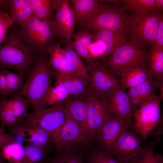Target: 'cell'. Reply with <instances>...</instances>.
<instances>
[{"label": "cell", "instance_id": "6da1fadb", "mask_svg": "<svg viewBox=\"0 0 163 163\" xmlns=\"http://www.w3.org/2000/svg\"><path fill=\"white\" fill-rule=\"evenodd\" d=\"M38 56L22 38L19 30H12L0 46V71L11 68L23 76L29 74Z\"/></svg>", "mask_w": 163, "mask_h": 163}, {"label": "cell", "instance_id": "7a4b0ae2", "mask_svg": "<svg viewBox=\"0 0 163 163\" xmlns=\"http://www.w3.org/2000/svg\"><path fill=\"white\" fill-rule=\"evenodd\" d=\"M54 75L46 54L38 55L26 82L18 92L27 100L34 111L45 108V97L52 86V79Z\"/></svg>", "mask_w": 163, "mask_h": 163}, {"label": "cell", "instance_id": "3957f363", "mask_svg": "<svg viewBox=\"0 0 163 163\" xmlns=\"http://www.w3.org/2000/svg\"><path fill=\"white\" fill-rule=\"evenodd\" d=\"M149 53L145 46L129 41L102 64L112 75L120 80L127 70L147 62Z\"/></svg>", "mask_w": 163, "mask_h": 163}, {"label": "cell", "instance_id": "277c9868", "mask_svg": "<svg viewBox=\"0 0 163 163\" xmlns=\"http://www.w3.org/2000/svg\"><path fill=\"white\" fill-rule=\"evenodd\" d=\"M52 20L32 17L19 30L22 38L38 55L48 54V47L55 42Z\"/></svg>", "mask_w": 163, "mask_h": 163}, {"label": "cell", "instance_id": "5b68a950", "mask_svg": "<svg viewBox=\"0 0 163 163\" xmlns=\"http://www.w3.org/2000/svg\"><path fill=\"white\" fill-rule=\"evenodd\" d=\"M125 11L120 6L98 0L93 16L83 27L88 30L127 31Z\"/></svg>", "mask_w": 163, "mask_h": 163}, {"label": "cell", "instance_id": "8992f818", "mask_svg": "<svg viewBox=\"0 0 163 163\" xmlns=\"http://www.w3.org/2000/svg\"><path fill=\"white\" fill-rule=\"evenodd\" d=\"M162 13H152L145 16L130 15L126 13L127 30L131 40L145 46L153 44Z\"/></svg>", "mask_w": 163, "mask_h": 163}, {"label": "cell", "instance_id": "52a82bcc", "mask_svg": "<svg viewBox=\"0 0 163 163\" xmlns=\"http://www.w3.org/2000/svg\"><path fill=\"white\" fill-rule=\"evenodd\" d=\"M162 98L156 94L145 101L133 113V131L145 142L159 122Z\"/></svg>", "mask_w": 163, "mask_h": 163}, {"label": "cell", "instance_id": "ba28073f", "mask_svg": "<svg viewBox=\"0 0 163 163\" xmlns=\"http://www.w3.org/2000/svg\"><path fill=\"white\" fill-rule=\"evenodd\" d=\"M67 109L64 102L28 113L19 125L24 127L40 128L47 132L51 137L64 124Z\"/></svg>", "mask_w": 163, "mask_h": 163}, {"label": "cell", "instance_id": "9c48e42d", "mask_svg": "<svg viewBox=\"0 0 163 163\" xmlns=\"http://www.w3.org/2000/svg\"><path fill=\"white\" fill-rule=\"evenodd\" d=\"M86 65L92 96L102 101L122 87L120 80L112 75L102 63L95 62Z\"/></svg>", "mask_w": 163, "mask_h": 163}, {"label": "cell", "instance_id": "30bf717a", "mask_svg": "<svg viewBox=\"0 0 163 163\" xmlns=\"http://www.w3.org/2000/svg\"><path fill=\"white\" fill-rule=\"evenodd\" d=\"M130 128H126L121 133L110 151V155L121 163H137L143 152L141 138Z\"/></svg>", "mask_w": 163, "mask_h": 163}, {"label": "cell", "instance_id": "8fae6325", "mask_svg": "<svg viewBox=\"0 0 163 163\" xmlns=\"http://www.w3.org/2000/svg\"><path fill=\"white\" fill-rule=\"evenodd\" d=\"M56 15L52 22L56 37L65 47L70 45L75 24L69 0H54Z\"/></svg>", "mask_w": 163, "mask_h": 163}, {"label": "cell", "instance_id": "7c38bea8", "mask_svg": "<svg viewBox=\"0 0 163 163\" xmlns=\"http://www.w3.org/2000/svg\"><path fill=\"white\" fill-rule=\"evenodd\" d=\"M51 138L56 144L58 152L68 145L78 143L88 145L90 143L84 136L78 125L67 110L64 123Z\"/></svg>", "mask_w": 163, "mask_h": 163}, {"label": "cell", "instance_id": "4fadbf2b", "mask_svg": "<svg viewBox=\"0 0 163 163\" xmlns=\"http://www.w3.org/2000/svg\"><path fill=\"white\" fill-rule=\"evenodd\" d=\"M125 90L122 87L101 101L110 113L120 119L130 128L133 124L132 117L134 112Z\"/></svg>", "mask_w": 163, "mask_h": 163}, {"label": "cell", "instance_id": "5bb4252c", "mask_svg": "<svg viewBox=\"0 0 163 163\" xmlns=\"http://www.w3.org/2000/svg\"><path fill=\"white\" fill-rule=\"evenodd\" d=\"M127 128H130L122 120L112 114L98 132L95 140L104 150L110 154L112 145L116 139Z\"/></svg>", "mask_w": 163, "mask_h": 163}, {"label": "cell", "instance_id": "9a60e30c", "mask_svg": "<svg viewBox=\"0 0 163 163\" xmlns=\"http://www.w3.org/2000/svg\"><path fill=\"white\" fill-rule=\"evenodd\" d=\"M88 124L92 141L112 114L107 110L101 100L91 95L88 99Z\"/></svg>", "mask_w": 163, "mask_h": 163}, {"label": "cell", "instance_id": "2e32d148", "mask_svg": "<svg viewBox=\"0 0 163 163\" xmlns=\"http://www.w3.org/2000/svg\"><path fill=\"white\" fill-rule=\"evenodd\" d=\"M88 98H76L69 96L64 103L67 110L78 125L84 136L90 142L92 140L88 124Z\"/></svg>", "mask_w": 163, "mask_h": 163}, {"label": "cell", "instance_id": "e0dca14e", "mask_svg": "<svg viewBox=\"0 0 163 163\" xmlns=\"http://www.w3.org/2000/svg\"><path fill=\"white\" fill-rule=\"evenodd\" d=\"M93 34V39L101 43L104 47L105 61L115 52L129 41L127 31L122 30H99L95 31Z\"/></svg>", "mask_w": 163, "mask_h": 163}, {"label": "cell", "instance_id": "ac0fdd59", "mask_svg": "<svg viewBox=\"0 0 163 163\" xmlns=\"http://www.w3.org/2000/svg\"><path fill=\"white\" fill-rule=\"evenodd\" d=\"M12 133L17 137H21L28 143L42 148H46L50 143V134L46 131L39 127H24L17 124L8 127Z\"/></svg>", "mask_w": 163, "mask_h": 163}, {"label": "cell", "instance_id": "d6986e66", "mask_svg": "<svg viewBox=\"0 0 163 163\" xmlns=\"http://www.w3.org/2000/svg\"><path fill=\"white\" fill-rule=\"evenodd\" d=\"M68 90L70 96L79 98H88L91 95L90 84L81 77L67 73L62 75H55Z\"/></svg>", "mask_w": 163, "mask_h": 163}, {"label": "cell", "instance_id": "ffe728a7", "mask_svg": "<svg viewBox=\"0 0 163 163\" xmlns=\"http://www.w3.org/2000/svg\"><path fill=\"white\" fill-rule=\"evenodd\" d=\"M98 2L97 0H69L75 24L83 26L88 22L94 14Z\"/></svg>", "mask_w": 163, "mask_h": 163}, {"label": "cell", "instance_id": "44dd1931", "mask_svg": "<svg viewBox=\"0 0 163 163\" xmlns=\"http://www.w3.org/2000/svg\"><path fill=\"white\" fill-rule=\"evenodd\" d=\"M150 77L152 78L148 69V62H146L127 70L120 81L122 87L126 89L136 87Z\"/></svg>", "mask_w": 163, "mask_h": 163}, {"label": "cell", "instance_id": "7402d4cb", "mask_svg": "<svg viewBox=\"0 0 163 163\" xmlns=\"http://www.w3.org/2000/svg\"><path fill=\"white\" fill-rule=\"evenodd\" d=\"M149 53L147 62L148 69L152 77L158 85V88L163 94V49L151 46Z\"/></svg>", "mask_w": 163, "mask_h": 163}, {"label": "cell", "instance_id": "603a6c76", "mask_svg": "<svg viewBox=\"0 0 163 163\" xmlns=\"http://www.w3.org/2000/svg\"><path fill=\"white\" fill-rule=\"evenodd\" d=\"M59 41L55 42L48 48L49 63L54 72V75H62L68 73L67 59L64 48L61 47Z\"/></svg>", "mask_w": 163, "mask_h": 163}, {"label": "cell", "instance_id": "cb8c5ba5", "mask_svg": "<svg viewBox=\"0 0 163 163\" xmlns=\"http://www.w3.org/2000/svg\"><path fill=\"white\" fill-rule=\"evenodd\" d=\"M9 13L14 23L22 27L32 17L29 0H9Z\"/></svg>", "mask_w": 163, "mask_h": 163}, {"label": "cell", "instance_id": "d4e9b609", "mask_svg": "<svg viewBox=\"0 0 163 163\" xmlns=\"http://www.w3.org/2000/svg\"><path fill=\"white\" fill-rule=\"evenodd\" d=\"M94 37L93 34L86 29L73 34L72 36L74 40L72 41L70 46L80 57L86 61V63L89 62L88 50L93 42Z\"/></svg>", "mask_w": 163, "mask_h": 163}, {"label": "cell", "instance_id": "484cf974", "mask_svg": "<svg viewBox=\"0 0 163 163\" xmlns=\"http://www.w3.org/2000/svg\"><path fill=\"white\" fill-rule=\"evenodd\" d=\"M121 4L120 7L123 10L130 11L136 15L162 13L156 5L155 0H122Z\"/></svg>", "mask_w": 163, "mask_h": 163}, {"label": "cell", "instance_id": "4316f807", "mask_svg": "<svg viewBox=\"0 0 163 163\" xmlns=\"http://www.w3.org/2000/svg\"><path fill=\"white\" fill-rule=\"evenodd\" d=\"M67 59L68 73L77 75L90 84V77L86 66L81 58L70 46L64 48Z\"/></svg>", "mask_w": 163, "mask_h": 163}, {"label": "cell", "instance_id": "83f0119b", "mask_svg": "<svg viewBox=\"0 0 163 163\" xmlns=\"http://www.w3.org/2000/svg\"><path fill=\"white\" fill-rule=\"evenodd\" d=\"M0 152L8 163H20L24 156L25 148L21 142L15 141L4 145L0 149Z\"/></svg>", "mask_w": 163, "mask_h": 163}, {"label": "cell", "instance_id": "f1b7e54d", "mask_svg": "<svg viewBox=\"0 0 163 163\" xmlns=\"http://www.w3.org/2000/svg\"><path fill=\"white\" fill-rule=\"evenodd\" d=\"M69 96L62 83L56 79L54 85L50 87L46 95L45 101L46 105L52 106L64 102Z\"/></svg>", "mask_w": 163, "mask_h": 163}, {"label": "cell", "instance_id": "f546056e", "mask_svg": "<svg viewBox=\"0 0 163 163\" xmlns=\"http://www.w3.org/2000/svg\"><path fill=\"white\" fill-rule=\"evenodd\" d=\"M32 17L46 20L52 19L51 14L54 9V0H29Z\"/></svg>", "mask_w": 163, "mask_h": 163}, {"label": "cell", "instance_id": "4dcf8cb0", "mask_svg": "<svg viewBox=\"0 0 163 163\" xmlns=\"http://www.w3.org/2000/svg\"><path fill=\"white\" fill-rule=\"evenodd\" d=\"M7 100L16 116L24 120L28 113L27 109L31 106L27 100L18 93Z\"/></svg>", "mask_w": 163, "mask_h": 163}, {"label": "cell", "instance_id": "1f68e13d", "mask_svg": "<svg viewBox=\"0 0 163 163\" xmlns=\"http://www.w3.org/2000/svg\"><path fill=\"white\" fill-rule=\"evenodd\" d=\"M25 148V155L20 163H42L47 155L46 148H40L28 143Z\"/></svg>", "mask_w": 163, "mask_h": 163}, {"label": "cell", "instance_id": "d6a6232c", "mask_svg": "<svg viewBox=\"0 0 163 163\" xmlns=\"http://www.w3.org/2000/svg\"><path fill=\"white\" fill-rule=\"evenodd\" d=\"M24 119L17 117L8 104L7 99L0 101V120L2 127L4 128L12 125L23 122Z\"/></svg>", "mask_w": 163, "mask_h": 163}, {"label": "cell", "instance_id": "836d02e7", "mask_svg": "<svg viewBox=\"0 0 163 163\" xmlns=\"http://www.w3.org/2000/svg\"><path fill=\"white\" fill-rule=\"evenodd\" d=\"M136 88L143 103L147 99L155 94L158 85L153 78L150 77Z\"/></svg>", "mask_w": 163, "mask_h": 163}, {"label": "cell", "instance_id": "e575fe53", "mask_svg": "<svg viewBox=\"0 0 163 163\" xmlns=\"http://www.w3.org/2000/svg\"><path fill=\"white\" fill-rule=\"evenodd\" d=\"M158 140L159 139H155L143 148L141 158L137 163H163L162 156L159 155H155L154 150V146Z\"/></svg>", "mask_w": 163, "mask_h": 163}, {"label": "cell", "instance_id": "d590c367", "mask_svg": "<svg viewBox=\"0 0 163 163\" xmlns=\"http://www.w3.org/2000/svg\"><path fill=\"white\" fill-rule=\"evenodd\" d=\"M4 71L6 77L8 94L15 91L20 90L24 84L23 76L18 73L11 72L7 69Z\"/></svg>", "mask_w": 163, "mask_h": 163}, {"label": "cell", "instance_id": "8d00e7d4", "mask_svg": "<svg viewBox=\"0 0 163 163\" xmlns=\"http://www.w3.org/2000/svg\"><path fill=\"white\" fill-rule=\"evenodd\" d=\"M14 23L9 13L5 9H0V46L5 40L8 30Z\"/></svg>", "mask_w": 163, "mask_h": 163}, {"label": "cell", "instance_id": "74e56055", "mask_svg": "<svg viewBox=\"0 0 163 163\" xmlns=\"http://www.w3.org/2000/svg\"><path fill=\"white\" fill-rule=\"evenodd\" d=\"M87 163H121L113 158L104 150L100 149L94 151L90 156Z\"/></svg>", "mask_w": 163, "mask_h": 163}, {"label": "cell", "instance_id": "f35d334b", "mask_svg": "<svg viewBox=\"0 0 163 163\" xmlns=\"http://www.w3.org/2000/svg\"><path fill=\"white\" fill-rule=\"evenodd\" d=\"M71 145L65 146L62 154L57 158L66 163H83L81 154L73 150Z\"/></svg>", "mask_w": 163, "mask_h": 163}, {"label": "cell", "instance_id": "ab89813d", "mask_svg": "<svg viewBox=\"0 0 163 163\" xmlns=\"http://www.w3.org/2000/svg\"><path fill=\"white\" fill-rule=\"evenodd\" d=\"M126 92L131 102L134 112L142 103L136 88L128 89Z\"/></svg>", "mask_w": 163, "mask_h": 163}, {"label": "cell", "instance_id": "60d3db41", "mask_svg": "<svg viewBox=\"0 0 163 163\" xmlns=\"http://www.w3.org/2000/svg\"><path fill=\"white\" fill-rule=\"evenodd\" d=\"M151 46L163 49V17L160 20L156 37Z\"/></svg>", "mask_w": 163, "mask_h": 163}, {"label": "cell", "instance_id": "b9f144b4", "mask_svg": "<svg viewBox=\"0 0 163 163\" xmlns=\"http://www.w3.org/2000/svg\"><path fill=\"white\" fill-rule=\"evenodd\" d=\"M8 95L6 77L3 70L0 71V97L2 99H5Z\"/></svg>", "mask_w": 163, "mask_h": 163}, {"label": "cell", "instance_id": "7bdbcfd3", "mask_svg": "<svg viewBox=\"0 0 163 163\" xmlns=\"http://www.w3.org/2000/svg\"><path fill=\"white\" fill-rule=\"evenodd\" d=\"M17 140L14 136L6 133L4 128L0 127V149L6 144Z\"/></svg>", "mask_w": 163, "mask_h": 163}, {"label": "cell", "instance_id": "ee69618b", "mask_svg": "<svg viewBox=\"0 0 163 163\" xmlns=\"http://www.w3.org/2000/svg\"><path fill=\"white\" fill-rule=\"evenodd\" d=\"M122 0H100V1L102 2H107L112 4V5H115L118 6L121 4Z\"/></svg>", "mask_w": 163, "mask_h": 163}, {"label": "cell", "instance_id": "f6af8a7d", "mask_svg": "<svg viewBox=\"0 0 163 163\" xmlns=\"http://www.w3.org/2000/svg\"><path fill=\"white\" fill-rule=\"evenodd\" d=\"M8 6H9V0H0V9H4Z\"/></svg>", "mask_w": 163, "mask_h": 163}, {"label": "cell", "instance_id": "bcb514c9", "mask_svg": "<svg viewBox=\"0 0 163 163\" xmlns=\"http://www.w3.org/2000/svg\"><path fill=\"white\" fill-rule=\"evenodd\" d=\"M155 3L159 10L161 12L163 10V0H155Z\"/></svg>", "mask_w": 163, "mask_h": 163}, {"label": "cell", "instance_id": "7dc6e473", "mask_svg": "<svg viewBox=\"0 0 163 163\" xmlns=\"http://www.w3.org/2000/svg\"><path fill=\"white\" fill-rule=\"evenodd\" d=\"M46 163H66V162L58 158L53 159Z\"/></svg>", "mask_w": 163, "mask_h": 163}, {"label": "cell", "instance_id": "c3c4849f", "mask_svg": "<svg viewBox=\"0 0 163 163\" xmlns=\"http://www.w3.org/2000/svg\"><path fill=\"white\" fill-rule=\"evenodd\" d=\"M3 158L0 152V163H4L3 161Z\"/></svg>", "mask_w": 163, "mask_h": 163}]
</instances>
